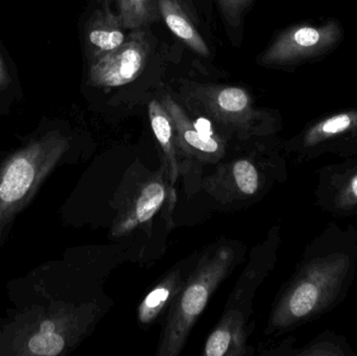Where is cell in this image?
Returning <instances> with one entry per match:
<instances>
[{
	"label": "cell",
	"instance_id": "cell-16",
	"mask_svg": "<svg viewBox=\"0 0 357 356\" xmlns=\"http://www.w3.org/2000/svg\"><path fill=\"white\" fill-rule=\"evenodd\" d=\"M180 270L169 272L140 303L137 319L142 325H150L176 300L184 284Z\"/></svg>",
	"mask_w": 357,
	"mask_h": 356
},
{
	"label": "cell",
	"instance_id": "cell-3",
	"mask_svg": "<svg viewBox=\"0 0 357 356\" xmlns=\"http://www.w3.org/2000/svg\"><path fill=\"white\" fill-rule=\"evenodd\" d=\"M69 148V140L50 132L15 153L0 171V240L31 200Z\"/></svg>",
	"mask_w": 357,
	"mask_h": 356
},
{
	"label": "cell",
	"instance_id": "cell-11",
	"mask_svg": "<svg viewBox=\"0 0 357 356\" xmlns=\"http://www.w3.org/2000/svg\"><path fill=\"white\" fill-rule=\"evenodd\" d=\"M161 104L173 121L178 148L185 154L202 162L210 163L218 162L225 156L224 140L218 135L205 136L199 133L190 117L171 94H165Z\"/></svg>",
	"mask_w": 357,
	"mask_h": 356
},
{
	"label": "cell",
	"instance_id": "cell-17",
	"mask_svg": "<svg viewBox=\"0 0 357 356\" xmlns=\"http://www.w3.org/2000/svg\"><path fill=\"white\" fill-rule=\"evenodd\" d=\"M158 10L167 27L178 39L199 56H209V48L205 40L193 26L178 0H158Z\"/></svg>",
	"mask_w": 357,
	"mask_h": 356
},
{
	"label": "cell",
	"instance_id": "cell-24",
	"mask_svg": "<svg viewBox=\"0 0 357 356\" xmlns=\"http://www.w3.org/2000/svg\"><path fill=\"white\" fill-rule=\"evenodd\" d=\"M356 229H357V228H356Z\"/></svg>",
	"mask_w": 357,
	"mask_h": 356
},
{
	"label": "cell",
	"instance_id": "cell-2",
	"mask_svg": "<svg viewBox=\"0 0 357 356\" xmlns=\"http://www.w3.org/2000/svg\"><path fill=\"white\" fill-rule=\"evenodd\" d=\"M235 257L232 247L220 246L199 259L195 272L184 282L172 304L157 355H180L195 322L205 311L216 288L232 270Z\"/></svg>",
	"mask_w": 357,
	"mask_h": 356
},
{
	"label": "cell",
	"instance_id": "cell-15",
	"mask_svg": "<svg viewBox=\"0 0 357 356\" xmlns=\"http://www.w3.org/2000/svg\"><path fill=\"white\" fill-rule=\"evenodd\" d=\"M149 116L155 137L163 153L165 173L169 182L175 183L180 175V165L173 121L163 105L157 100H153L149 105Z\"/></svg>",
	"mask_w": 357,
	"mask_h": 356
},
{
	"label": "cell",
	"instance_id": "cell-21",
	"mask_svg": "<svg viewBox=\"0 0 357 356\" xmlns=\"http://www.w3.org/2000/svg\"><path fill=\"white\" fill-rule=\"evenodd\" d=\"M253 1L254 0H218V4L227 22L233 27H237L241 15Z\"/></svg>",
	"mask_w": 357,
	"mask_h": 356
},
{
	"label": "cell",
	"instance_id": "cell-23",
	"mask_svg": "<svg viewBox=\"0 0 357 356\" xmlns=\"http://www.w3.org/2000/svg\"><path fill=\"white\" fill-rule=\"evenodd\" d=\"M12 79H10V73H8V68L4 64L3 60L0 56V90L6 89L10 85Z\"/></svg>",
	"mask_w": 357,
	"mask_h": 356
},
{
	"label": "cell",
	"instance_id": "cell-9",
	"mask_svg": "<svg viewBox=\"0 0 357 356\" xmlns=\"http://www.w3.org/2000/svg\"><path fill=\"white\" fill-rule=\"evenodd\" d=\"M266 183L260 167L249 158H238L220 165L204 181L206 192L222 203L257 196Z\"/></svg>",
	"mask_w": 357,
	"mask_h": 356
},
{
	"label": "cell",
	"instance_id": "cell-19",
	"mask_svg": "<svg viewBox=\"0 0 357 356\" xmlns=\"http://www.w3.org/2000/svg\"><path fill=\"white\" fill-rule=\"evenodd\" d=\"M119 15L127 29H138L157 20L158 0H117Z\"/></svg>",
	"mask_w": 357,
	"mask_h": 356
},
{
	"label": "cell",
	"instance_id": "cell-4",
	"mask_svg": "<svg viewBox=\"0 0 357 356\" xmlns=\"http://www.w3.org/2000/svg\"><path fill=\"white\" fill-rule=\"evenodd\" d=\"M183 95L191 108L241 137L268 135L275 132L274 117L256 108L251 94L243 88L190 84Z\"/></svg>",
	"mask_w": 357,
	"mask_h": 356
},
{
	"label": "cell",
	"instance_id": "cell-12",
	"mask_svg": "<svg viewBox=\"0 0 357 356\" xmlns=\"http://www.w3.org/2000/svg\"><path fill=\"white\" fill-rule=\"evenodd\" d=\"M167 196L169 189L163 173H159L142 186L130 206L119 215L111 229V235L121 238L149 223L160 210Z\"/></svg>",
	"mask_w": 357,
	"mask_h": 356
},
{
	"label": "cell",
	"instance_id": "cell-10",
	"mask_svg": "<svg viewBox=\"0 0 357 356\" xmlns=\"http://www.w3.org/2000/svg\"><path fill=\"white\" fill-rule=\"evenodd\" d=\"M280 240V228L276 226L270 230L266 240L256 247L251 261L235 286L226 309H236L249 320L254 294L274 268Z\"/></svg>",
	"mask_w": 357,
	"mask_h": 356
},
{
	"label": "cell",
	"instance_id": "cell-1",
	"mask_svg": "<svg viewBox=\"0 0 357 356\" xmlns=\"http://www.w3.org/2000/svg\"><path fill=\"white\" fill-rule=\"evenodd\" d=\"M357 271V229L327 227L306 247L293 277L279 296L266 334H282L343 302Z\"/></svg>",
	"mask_w": 357,
	"mask_h": 356
},
{
	"label": "cell",
	"instance_id": "cell-13",
	"mask_svg": "<svg viewBox=\"0 0 357 356\" xmlns=\"http://www.w3.org/2000/svg\"><path fill=\"white\" fill-rule=\"evenodd\" d=\"M248 319L236 309H225L220 321L208 336L204 346L205 356L250 355L248 346Z\"/></svg>",
	"mask_w": 357,
	"mask_h": 356
},
{
	"label": "cell",
	"instance_id": "cell-8",
	"mask_svg": "<svg viewBox=\"0 0 357 356\" xmlns=\"http://www.w3.org/2000/svg\"><path fill=\"white\" fill-rule=\"evenodd\" d=\"M317 204L339 217L357 215V159L319 171Z\"/></svg>",
	"mask_w": 357,
	"mask_h": 356
},
{
	"label": "cell",
	"instance_id": "cell-22",
	"mask_svg": "<svg viewBox=\"0 0 357 356\" xmlns=\"http://www.w3.org/2000/svg\"><path fill=\"white\" fill-rule=\"evenodd\" d=\"M193 121V125L197 127V131L199 133L203 134L205 136H215V132L213 131L212 127V123H210L209 119L206 117H197L195 121Z\"/></svg>",
	"mask_w": 357,
	"mask_h": 356
},
{
	"label": "cell",
	"instance_id": "cell-6",
	"mask_svg": "<svg viewBox=\"0 0 357 356\" xmlns=\"http://www.w3.org/2000/svg\"><path fill=\"white\" fill-rule=\"evenodd\" d=\"M289 152L310 160L324 154L357 155V108L329 113L308 123L287 144Z\"/></svg>",
	"mask_w": 357,
	"mask_h": 356
},
{
	"label": "cell",
	"instance_id": "cell-5",
	"mask_svg": "<svg viewBox=\"0 0 357 356\" xmlns=\"http://www.w3.org/2000/svg\"><path fill=\"white\" fill-rule=\"evenodd\" d=\"M345 39V29L337 18L304 21L283 29L258 58L262 66L295 69L324 60Z\"/></svg>",
	"mask_w": 357,
	"mask_h": 356
},
{
	"label": "cell",
	"instance_id": "cell-20",
	"mask_svg": "<svg viewBox=\"0 0 357 356\" xmlns=\"http://www.w3.org/2000/svg\"><path fill=\"white\" fill-rule=\"evenodd\" d=\"M299 356H356L345 339L335 332H322L312 342L294 353Z\"/></svg>",
	"mask_w": 357,
	"mask_h": 356
},
{
	"label": "cell",
	"instance_id": "cell-18",
	"mask_svg": "<svg viewBox=\"0 0 357 356\" xmlns=\"http://www.w3.org/2000/svg\"><path fill=\"white\" fill-rule=\"evenodd\" d=\"M62 324L52 320H46L40 325L39 330L29 338L27 351L29 355L56 356L61 355L67 346V336Z\"/></svg>",
	"mask_w": 357,
	"mask_h": 356
},
{
	"label": "cell",
	"instance_id": "cell-14",
	"mask_svg": "<svg viewBox=\"0 0 357 356\" xmlns=\"http://www.w3.org/2000/svg\"><path fill=\"white\" fill-rule=\"evenodd\" d=\"M121 17L105 12L96 15L86 27V45L91 63L121 47L128 40Z\"/></svg>",
	"mask_w": 357,
	"mask_h": 356
},
{
	"label": "cell",
	"instance_id": "cell-7",
	"mask_svg": "<svg viewBox=\"0 0 357 356\" xmlns=\"http://www.w3.org/2000/svg\"><path fill=\"white\" fill-rule=\"evenodd\" d=\"M150 45L144 33L135 31L126 43L91 63L90 81L96 87H119L139 77L148 63Z\"/></svg>",
	"mask_w": 357,
	"mask_h": 356
}]
</instances>
